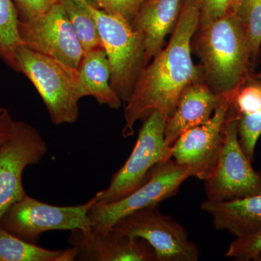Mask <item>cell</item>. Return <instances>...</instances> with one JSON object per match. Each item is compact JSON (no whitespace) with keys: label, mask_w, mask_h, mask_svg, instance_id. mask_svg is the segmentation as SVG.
Wrapping results in <instances>:
<instances>
[{"label":"cell","mask_w":261,"mask_h":261,"mask_svg":"<svg viewBox=\"0 0 261 261\" xmlns=\"http://www.w3.org/2000/svg\"><path fill=\"white\" fill-rule=\"evenodd\" d=\"M18 28L24 46L78 70L83 47L59 1L35 18L20 20Z\"/></svg>","instance_id":"8fae6325"},{"label":"cell","mask_w":261,"mask_h":261,"mask_svg":"<svg viewBox=\"0 0 261 261\" xmlns=\"http://www.w3.org/2000/svg\"><path fill=\"white\" fill-rule=\"evenodd\" d=\"M238 114L261 112V81L252 77L231 96Z\"/></svg>","instance_id":"cb8c5ba5"},{"label":"cell","mask_w":261,"mask_h":261,"mask_svg":"<svg viewBox=\"0 0 261 261\" xmlns=\"http://www.w3.org/2000/svg\"><path fill=\"white\" fill-rule=\"evenodd\" d=\"M20 20H27L45 13L58 0H13Z\"/></svg>","instance_id":"4316f807"},{"label":"cell","mask_w":261,"mask_h":261,"mask_svg":"<svg viewBox=\"0 0 261 261\" xmlns=\"http://www.w3.org/2000/svg\"><path fill=\"white\" fill-rule=\"evenodd\" d=\"M19 16L13 0H0V57L15 71V54L23 45L19 34Z\"/></svg>","instance_id":"ffe728a7"},{"label":"cell","mask_w":261,"mask_h":261,"mask_svg":"<svg viewBox=\"0 0 261 261\" xmlns=\"http://www.w3.org/2000/svg\"><path fill=\"white\" fill-rule=\"evenodd\" d=\"M47 152V142L34 126L14 121L8 140L0 145V219L27 195L23 186L25 168L39 164Z\"/></svg>","instance_id":"30bf717a"},{"label":"cell","mask_w":261,"mask_h":261,"mask_svg":"<svg viewBox=\"0 0 261 261\" xmlns=\"http://www.w3.org/2000/svg\"><path fill=\"white\" fill-rule=\"evenodd\" d=\"M97 8L109 13L124 19L130 24L147 0H94Z\"/></svg>","instance_id":"d4e9b609"},{"label":"cell","mask_w":261,"mask_h":261,"mask_svg":"<svg viewBox=\"0 0 261 261\" xmlns=\"http://www.w3.org/2000/svg\"><path fill=\"white\" fill-rule=\"evenodd\" d=\"M191 170L175 160L168 159L156 165L147 181L119 200L108 203H94L88 212L91 228L107 231L127 215L160 202L177 194L179 187L192 177Z\"/></svg>","instance_id":"52a82bcc"},{"label":"cell","mask_w":261,"mask_h":261,"mask_svg":"<svg viewBox=\"0 0 261 261\" xmlns=\"http://www.w3.org/2000/svg\"><path fill=\"white\" fill-rule=\"evenodd\" d=\"M231 97H224L208 121L183 132L171 146L176 162L190 168L192 177L205 181L214 171L224 138Z\"/></svg>","instance_id":"7c38bea8"},{"label":"cell","mask_w":261,"mask_h":261,"mask_svg":"<svg viewBox=\"0 0 261 261\" xmlns=\"http://www.w3.org/2000/svg\"><path fill=\"white\" fill-rule=\"evenodd\" d=\"M93 17L111 70V87L126 102L144 68L145 41L142 34L124 19L87 4Z\"/></svg>","instance_id":"277c9868"},{"label":"cell","mask_w":261,"mask_h":261,"mask_svg":"<svg viewBox=\"0 0 261 261\" xmlns=\"http://www.w3.org/2000/svg\"><path fill=\"white\" fill-rule=\"evenodd\" d=\"M181 0H147L132 25L145 41L144 67L162 49L165 39L177 23Z\"/></svg>","instance_id":"9a60e30c"},{"label":"cell","mask_w":261,"mask_h":261,"mask_svg":"<svg viewBox=\"0 0 261 261\" xmlns=\"http://www.w3.org/2000/svg\"><path fill=\"white\" fill-rule=\"evenodd\" d=\"M255 78L257 79V80L261 81V70L260 72H259L258 74L255 75Z\"/></svg>","instance_id":"f546056e"},{"label":"cell","mask_w":261,"mask_h":261,"mask_svg":"<svg viewBox=\"0 0 261 261\" xmlns=\"http://www.w3.org/2000/svg\"><path fill=\"white\" fill-rule=\"evenodd\" d=\"M77 254L75 247L48 250L17 238L0 227V261H73Z\"/></svg>","instance_id":"ac0fdd59"},{"label":"cell","mask_w":261,"mask_h":261,"mask_svg":"<svg viewBox=\"0 0 261 261\" xmlns=\"http://www.w3.org/2000/svg\"><path fill=\"white\" fill-rule=\"evenodd\" d=\"M236 13L243 24L254 63L261 46V0H244Z\"/></svg>","instance_id":"44dd1931"},{"label":"cell","mask_w":261,"mask_h":261,"mask_svg":"<svg viewBox=\"0 0 261 261\" xmlns=\"http://www.w3.org/2000/svg\"><path fill=\"white\" fill-rule=\"evenodd\" d=\"M244 0H231V5H230V10L231 11L234 12L236 13L237 10H238V8H240V5L242 4V3Z\"/></svg>","instance_id":"f1b7e54d"},{"label":"cell","mask_w":261,"mask_h":261,"mask_svg":"<svg viewBox=\"0 0 261 261\" xmlns=\"http://www.w3.org/2000/svg\"><path fill=\"white\" fill-rule=\"evenodd\" d=\"M197 31L195 48L203 80L215 93L231 97L252 77L251 53L241 20L229 10Z\"/></svg>","instance_id":"7a4b0ae2"},{"label":"cell","mask_w":261,"mask_h":261,"mask_svg":"<svg viewBox=\"0 0 261 261\" xmlns=\"http://www.w3.org/2000/svg\"><path fill=\"white\" fill-rule=\"evenodd\" d=\"M238 135L244 153L253 161L255 146L261 135V112L238 114Z\"/></svg>","instance_id":"603a6c76"},{"label":"cell","mask_w":261,"mask_h":261,"mask_svg":"<svg viewBox=\"0 0 261 261\" xmlns=\"http://www.w3.org/2000/svg\"><path fill=\"white\" fill-rule=\"evenodd\" d=\"M167 117L154 111L144 119L135 147L124 164L113 175L107 188L98 194L97 202H114L143 185L159 163L172 158L165 140Z\"/></svg>","instance_id":"5b68a950"},{"label":"cell","mask_w":261,"mask_h":261,"mask_svg":"<svg viewBox=\"0 0 261 261\" xmlns=\"http://www.w3.org/2000/svg\"><path fill=\"white\" fill-rule=\"evenodd\" d=\"M200 23L197 0H187L182 7L169 43L142 68L124 108L123 137L134 135V126L154 111L167 119L178 97L189 84L202 80V71L192 61V39Z\"/></svg>","instance_id":"6da1fadb"},{"label":"cell","mask_w":261,"mask_h":261,"mask_svg":"<svg viewBox=\"0 0 261 261\" xmlns=\"http://www.w3.org/2000/svg\"><path fill=\"white\" fill-rule=\"evenodd\" d=\"M77 91L81 98L92 97L112 109L121 106V99L111 84V70L103 47L84 53L77 70Z\"/></svg>","instance_id":"e0dca14e"},{"label":"cell","mask_w":261,"mask_h":261,"mask_svg":"<svg viewBox=\"0 0 261 261\" xmlns=\"http://www.w3.org/2000/svg\"><path fill=\"white\" fill-rule=\"evenodd\" d=\"M201 209L212 216L216 230H226L233 236H242L261 223V194L228 201L206 200Z\"/></svg>","instance_id":"2e32d148"},{"label":"cell","mask_w":261,"mask_h":261,"mask_svg":"<svg viewBox=\"0 0 261 261\" xmlns=\"http://www.w3.org/2000/svg\"><path fill=\"white\" fill-rule=\"evenodd\" d=\"M15 60L17 72L37 89L53 124L75 123L80 116L77 70L24 45L18 48Z\"/></svg>","instance_id":"3957f363"},{"label":"cell","mask_w":261,"mask_h":261,"mask_svg":"<svg viewBox=\"0 0 261 261\" xmlns=\"http://www.w3.org/2000/svg\"><path fill=\"white\" fill-rule=\"evenodd\" d=\"M118 232L143 239L152 246L159 261H197L198 247L186 229L171 216L161 214L159 205L127 215L112 227Z\"/></svg>","instance_id":"9c48e42d"},{"label":"cell","mask_w":261,"mask_h":261,"mask_svg":"<svg viewBox=\"0 0 261 261\" xmlns=\"http://www.w3.org/2000/svg\"><path fill=\"white\" fill-rule=\"evenodd\" d=\"M14 121L8 109L0 108V145L8 140Z\"/></svg>","instance_id":"83f0119b"},{"label":"cell","mask_w":261,"mask_h":261,"mask_svg":"<svg viewBox=\"0 0 261 261\" xmlns=\"http://www.w3.org/2000/svg\"><path fill=\"white\" fill-rule=\"evenodd\" d=\"M200 7L199 27L221 18L230 10L231 0H197Z\"/></svg>","instance_id":"484cf974"},{"label":"cell","mask_w":261,"mask_h":261,"mask_svg":"<svg viewBox=\"0 0 261 261\" xmlns=\"http://www.w3.org/2000/svg\"><path fill=\"white\" fill-rule=\"evenodd\" d=\"M68 243L78 250L79 261H159L154 249L143 239L107 231L74 229Z\"/></svg>","instance_id":"4fadbf2b"},{"label":"cell","mask_w":261,"mask_h":261,"mask_svg":"<svg viewBox=\"0 0 261 261\" xmlns=\"http://www.w3.org/2000/svg\"><path fill=\"white\" fill-rule=\"evenodd\" d=\"M226 257L238 261H261V223L231 242Z\"/></svg>","instance_id":"7402d4cb"},{"label":"cell","mask_w":261,"mask_h":261,"mask_svg":"<svg viewBox=\"0 0 261 261\" xmlns=\"http://www.w3.org/2000/svg\"><path fill=\"white\" fill-rule=\"evenodd\" d=\"M66 12L84 53L102 47L97 25L87 7L89 0H58Z\"/></svg>","instance_id":"d6986e66"},{"label":"cell","mask_w":261,"mask_h":261,"mask_svg":"<svg viewBox=\"0 0 261 261\" xmlns=\"http://www.w3.org/2000/svg\"><path fill=\"white\" fill-rule=\"evenodd\" d=\"M251 162L239 142L238 113L231 105L219 159L204 181L207 200H233L261 194V171L254 170Z\"/></svg>","instance_id":"ba28073f"},{"label":"cell","mask_w":261,"mask_h":261,"mask_svg":"<svg viewBox=\"0 0 261 261\" xmlns=\"http://www.w3.org/2000/svg\"><path fill=\"white\" fill-rule=\"evenodd\" d=\"M224 97L215 93L204 80L189 84L182 91L173 114L166 121V143L171 147L183 132L208 121Z\"/></svg>","instance_id":"5bb4252c"},{"label":"cell","mask_w":261,"mask_h":261,"mask_svg":"<svg viewBox=\"0 0 261 261\" xmlns=\"http://www.w3.org/2000/svg\"><path fill=\"white\" fill-rule=\"evenodd\" d=\"M98 194L82 205L58 206L28 195L10 206L0 219V227L29 243L38 244L44 232L91 228L88 212Z\"/></svg>","instance_id":"8992f818"}]
</instances>
